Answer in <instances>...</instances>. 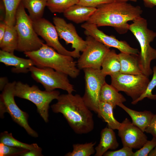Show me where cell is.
I'll return each instance as SVG.
<instances>
[{
    "label": "cell",
    "instance_id": "obj_24",
    "mask_svg": "<svg viewBox=\"0 0 156 156\" xmlns=\"http://www.w3.org/2000/svg\"><path fill=\"white\" fill-rule=\"evenodd\" d=\"M18 44V36L14 26L7 25L5 32L1 40L0 41L1 50L14 53L16 50Z\"/></svg>",
    "mask_w": 156,
    "mask_h": 156
},
{
    "label": "cell",
    "instance_id": "obj_16",
    "mask_svg": "<svg viewBox=\"0 0 156 156\" xmlns=\"http://www.w3.org/2000/svg\"><path fill=\"white\" fill-rule=\"evenodd\" d=\"M0 62L7 66H12V71L16 73H27L29 71L31 66H34L30 59H26L17 57L14 54L0 50Z\"/></svg>",
    "mask_w": 156,
    "mask_h": 156
},
{
    "label": "cell",
    "instance_id": "obj_29",
    "mask_svg": "<svg viewBox=\"0 0 156 156\" xmlns=\"http://www.w3.org/2000/svg\"><path fill=\"white\" fill-rule=\"evenodd\" d=\"M78 2V0H47V6L52 13H63Z\"/></svg>",
    "mask_w": 156,
    "mask_h": 156
},
{
    "label": "cell",
    "instance_id": "obj_7",
    "mask_svg": "<svg viewBox=\"0 0 156 156\" xmlns=\"http://www.w3.org/2000/svg\"><path fill=\"white\" fill-rule=\"evenodd\" d=\"M16 81L9 82L5 86L0 97V114L3 118L4 114L8 113L13 120L25 130L28 134L34 137L38 134L29 126L28 122V115L20 109L14 100V89Z\"/></svg>",
    "mask_w": 156,
    "mask_h": 156
},
{
    "label": "cell",
    "instance_id": "obj_3",
    "mask_svg": "<svg viewBox=\"0 0 156 156\" xmlns=\"http://www.w3.org/2000/svg\"><path fill=\"white\" fill-rule=\"evenodd\" d=\"M24 53L37 67L50 68L72 78H76L79 74L80 70L73 57L59 53L46 44L43 43L36 50Z\"/></svg>",
    "mask_w": 156,
    "mask_h": 156
},
{
    "label": "cell",
    "instance_id": "obj_35",
    "mask_svg": "<svg viewBox=\"0 0 156 156\" xmlns=\"http://www.w3.org/2000/svg\"><path fill=\"white\" fill-rule=\"evenodd\" d=\"M145 132L151 134L156 139V114H154Z\"/></svg>",
    "mask_w": 156,
    "mask_h": 156
},
{
    "label": "cell",
    "instance_id": "obj_9",
    "mask_svg": "<svg viewBox=\"0 0 156 156\" xmlns=\"http://www.w3.org/2000/svg\"><path fill=\"white\" fill-rule=\"evenodd\" d=\"M111 85L118 91H122L134 101L145 90L149 82L148 77L143 74L138 75L119 73L110 76Z\"/></svg>",
    "mask_w": 156,
    "mask_h": 156
},
{
    "label": "cell",
    "instance_id": "obj_5",
    "mask_svg": "<svg viewBox=\"0 0 156 156\" xmlns=\"http://www.w3.org/2000/svg\"><path fill=\"white\" fill-rule=\"evenodd\" d=\"M15 27L18 36L16 50L24 53L30 52L42 47L43 42L36 32L33 21L26 13L22 1L16 12Z\"/></svg>",
    "mask_w": 156,
    "mask_h": 156
},
{
    "label": "cell",
    "instance_id": "obj_8",
    "mask_svg": "<svg viewBox=\"0 0 156 156\" xmlns=\"http://www.w3.org/2000/svg\"><path fill=\"white\" fill-rule=\"evenodd\" d=\"M29 72L32 78L41 83L45 90L51 91L56 89L72 93L75 91L73 85L70 82L68 76L49 67H38L33 66L30 67Z\"/></svg>",
    "mask_w": 156,
    "mask_h": 156
},
{
    "label": "cell",
    "instance_id": "obj_28",
    "mask_svg": "<svg viewBox=\"0 0 156 156\" xmlns=\"http://www.w3.org/2000/svg\"><path fill=\"white\" fill-rule=\"evenodd\" d=\"M96 142L84 144H75L73 145L72 151L66 153V156H90L95 153L94 146Z\"/></svg>",
    "mask_w": 156,
    "mask_h": 156
},
{
    "label": "cell",
    "instance_id": "obj_2",
    "mask_svg": "<svg viewBox=\"0 0 156 156\" xmlns=\"http://www.w3.org/2000/svg\"><path fill=\"white\" fill-rule=\"evenodd\" d=\"M142 12L139 6L133 5L127 2L115 1L97 7L87 22L98 27H112L119 34H124L129 30L128 22L141 17Z\"/></svg>",
    "mask_w": 156,
    "mask_h": 156
},
{
    "label": "cell",
    "instance_id": "obj_38",
    "mask_svg": "<svg viewBox=\"0 0 156 156\" xmlns=\"http://www.w3.org/2000/svg\"><path fill=\"white\" fill-rule=\"evenodd\" d=\"M9 83L7 78L1 77L0 78V90L2 91L6 85Z\"/></svg>",
    "mask_w": 156,
    "mask_h": 156
},
{
    "label": "cell",
    "instance_id": "obj_12",
    "mask_svg": "<svg viewBox=\"0 0 156 156\" xmlns=\"http://www.w3.org/2000/svg\"><path fill=\"white\" fill-rule=\"evenodd\" d=\"M33 25L37 34L45 41L46 44L48 45L62 55L70 56L75 58L79 57L74 50L69 51L61 44L55 26L49 21L42 18L33 21Z\"/></svg>",
    "mask_w": 156,
    "mask_h": 156
},
{
    "label": "cell",
    "instance_id": "obj_20",
    "mask_svg": "<svg viewBox=\"0 0 156 156\" xmlns=\"http://www.w3.org/2000/svg\"><path fill=\"white\" fill-rule=\"evenodd\" d=\"M118 55L121 65L120 73L131 75L142 74L138 56L122 52H120Z\"/></svg>",
    "mask_w": 156,
    "mask_h": 156
},
{
    "label": "cell",
    "instance_id": "obj_31",
    "mask_svg": "<svg viewBox=\"0 0 156 156\" xmlns=\"http://www.w3.org/2000/svg\"><path fill=\"white\" fill-rule=\"evenodd\" d=\"M28 150L24 148L12 147L0 143V156H11L20 155Z\"/></svg>",
    "mask_w": 156,
    "mask_h": 156
},
{
    "label": "cell",
    "instance_id": "obj_30",
    "mask_svg": "<svg viewBox=\"0 0 156 156\" xmlns=\"http://www.w3.org/2000/svg\"><path fill=\"white\" fill-rule=\"evenodd\" d=\"M152 70V78L149 81L145 90L138 99L131 102L132 104L135 105L146 98L152 100H156V94H153L152 93L153 90L156 87V66L153 67Z\"/></svg>",
    "mask_w": 156,
    "mask_h": 156
},
{
    "label": "cell",
    "instance_id": "obj_14",
    "mask_svg": "<svg viewBox=\"0 0 156 156\" xmlns=\"http://www.w3.org/2000/svg\"><path fill=\"white\" fill-rule=\"evenodd\" d=\"M53 21L57 31L59 37L64 40L66 44H71L77 55L85 49L87 42L77 34L75 27L72 23H68L63 18L55 16Z\"/></svg>",
    "mask_w": 156,
    "mask_h": 156
},
{
    "label": "cell",
    "instance_id": "obj_10",
    "mask_svg": "<svg viewBox=\"0 0 156 156\" xmlns=\"http://www.w3.org/2000/svg\"><path fill=\"white\" fill-rule=\"evenodd\" d=\"M85 82V92L82 97L89 108L97 114L101 90L106 82V77L101 69L86 68L83 70Z\"/></svg>",
    "mask_w": 156,
    "mask_h": 156
},
{
    "label": "cell",
    "instance_id": "obj_22",
    "mask_svg": "<svg viewBox=\"0 0 156 156\" xmlns=\"http://www.w3.org/2000/svg\"><path fill=\"white\" fill-rule=\"evenodd\" d=\"M121 65L118 54L115 50H110L103 62L101 71L105 76H110L120 73Z\"/></svg>",
    "mask_w": 156,
    "mask_h": 156
},
{
    "label": "cell",
    "instance_id": "obj_39",
    "mask_svg": "<svg viewBox=\"0 0 156 156\" xmlns=\"http://www.w3.org/2000/svg\"><path fill=\"white\" fill-rule=\"evenodd\" d=\"M145 5L147 7L152 8L156 6V0H142Z\"/></svg>",
    "mask_w": 156,
    "mask_h": 156
},
{
    "label": "cell",
    "instance_id": "obj_41",
    "mask_svg": "<svg viewBox=\"0 0 156 156\" xmlns=\"http://www.w3.org/2000/svg\"><path fill=\"white\" fill-rule=\"evenodd\" d=\"M116 1L128 2V1H131L132 2H136L137 0H115Z\"/></svg>",
    "mask_w": 156,
    "mask_h": 156
},
{
    "label": "cell",
    "instance_id": "obj_6",
    "mask_svg": "<svg viewBox=\"0 0 156 156\" xmlns=\"http://www.w3.org/2000/svg\"><path fill=\"white\" fill-rule=\"evenodd\" d=\"M14 93L15 96L28 100L34 103L38 112L46 122L49 120L50 104L53 100L57 99L60 94L57 90L42 91L36 85L30 86L20 81L16 82Z\"/></svg>",
    "mask_w": 156,
    "mask_h": 156
},
{
    "label": "cell",
    "instance_id": "obj_26",
    "mask_svg": "<svg viewBox=\"0 0 156 156\" xmlns=\"http://www.w3.org/2000/svg\"><path fill=\"white\" fill-rule=\"evenodd\" d=\"M22 0H2L5 10L4 21L7 25L14 26L16 12Z\"/></svg>",
    "mask_w": 156,
    "mask_h": 156
},
{
    "label": "cell",
    "instance_id": "obj_32",
    "mask_svg": "<svg viewBox=\"0 0 156 156\" xmlns=\"http://www.w3.org/2000/svg\"><path fill=\"white\" fill-rule=\"evenodd\" d=\"M156 146V139L153 137L150 140H147L143 146L134 152L133 156H147Z\"/></svg>",
    "mask_w": 156,
    "mask_h": 156
},
{
    "label": "cell",
    "instance_id": "obj_21",
    "mask_svg": "<svg viewBox=\"0 0 156 156\" xmlns=\"http://www.w3.org/2000/svg\"><path fill=\"white\" fill-rule=\"evenodd\" d=\"M126 101L125 97L112 85L105 82L102 87L100 101L109 103L115 108L118 105Z\"/></svg>",
    "mask_w": 156,
    "mask_h": 156
},
{
    "label": "cell",
    "instance_id": "obj_23",
    "mask_svg": "<svg viewBox=\"0 0 156 156\" xmlns=\"http://www.w3.org/2000/svg\"><path fill=\"white\" fill-rule=\"evenodd\" d=\"M114 107L111 104L102 101H100L97 114L107 123L108 127L113 130H118L121 123L114 118L113 114Z\"/></svg>",
    "mask_w": 156,
    "mask_h": 156
},
{
    "label": "cell",
    "instance_id": "obj_19",
    "mask_svg": "<svg viewBox=\"0 0 156 156\" xmlns=\"http://www.w3.org/2000/svg\"><path fill=\"white\" fill-rule=\"evenodd\" d=\"M118 106L123 109L131 117L132 123L144 132L148 126L154 115L151 111L145 110L139 112L133 110L126 107L123 103Z\"/></svg>",
    "mask_w": 156,
    "mask_h": 156
},
{
    "label": "cell",
    "instance_id": "obj_34",
    "mask_svg": "<svg viewBox=\"0 0 156 156\" xmlns=\"http://www.w3.org/2000/svg\"><path fill=\"white\" fill-rule=\"evenodd\" d=\"M115 0H78L77 4L84 6L96 8L98 6L112 2Z\"/></svg>",
    "mask_w": 156,
    "mask_h": 156
},
{
    "label": "cell",
    "instance_id": "obj_4",
    "mask_svg": "<svg viewBox=\"0 0 156 156\" xmlns=\"http://www.w3.org/2000/svg\"><path fill=\"white\" fill-rule=\"evenodd\" d=\"M129 30L139 42L140 52L138 56L139 65L142 73L149 77L153 74L151 62L156 59V49L150 45L156 37V32L148 28L147 21L141 17L133 21Z\"/></svg>",
    "mask_w": 156,
    "mask_h": 156
},
{
    "label": "cell",
    "instance_id": "obj_36",
    "mask_svg": "<svg viewBox=\"0 0 156 156\" xmlns=\"http://www.w3.org/2000/svg\"><path fill=\"white\" fill-rule=\"evenodd\" d=\"M42 149L40 147L38 148L27 150L21 154L20 156H41Z\"/></svg>",
    "mask_w": 156,
    "mask_h": 156
},
{
    "label": "cell",
    "instance_id": "obj_1",
    "mask_svg": "<svg viewBox=\"0 0 156 156\" xmlns=\"http://www.w3.org/2000/svg\"><path fill=\"white\" fill-rule=\"evenodd\" d=\"M57 100V102L51 106L53 112L62 114L75 133L85 134L93 130V114L82 96L67 93L60 94Z\"/></svg>",
    "mask_w": 156,
    "mask_h": 156
},
{
    "label": "cell",
    "instance_id": "obj_11",
    "mask_svg": "<svg viewBox=\"0 0 156 156\" xmlns=\"http://www.w3.org/2000/svg\"><path fill=\"white\" fill-rule=\"evenodd\" d=\"M86 47L77 62L80 70L86 68L101 69L103 60L110 50L109 48L92 37L86 38Z\"/></svg>",
    "mask_w": 156,
    "mask_h": 156
},
{
    "label": "cell",
    "instance_id": "obj_27",
    "mask_svg": "<svg viewBox=\"0 0 156 156\" xmlns=\"http://www.w3.org/2000/svg\"><path fill=\"white\" fill-rule=\"evenodd\" d=\"M0 143L6 145L17 148L31 150L40 148L36 143L28 144L21 142L14 138L12 134L8 131L2 132L0 134Z\"/></svg>",
    "mask_w": 156,
    "mask_h": 156
},
{
    "label": "cell",
    "instance_id": "obj_13",
    "mask_svg": "<svg viewBox=\"0 0 156 156\" xmlns=\"http://www.w3.org/2000/svg\"><path fill=\"white\" fill-rule=\"evenodd\" d=\"M81 27L84 29V34L87 36L92 37L109 48H114L120 52L137 56L140 53L138 49L131 47L126 41L118 40L113 36L105 34L94 24L86 22L82 24Z\"/></svg>",
    "mask_w": 156,
    "mask_h": 156
},
{
    "label": "cell",
    "instance_id": "obj_40",
    "mask_svg": "<svg viewBox=\"0 0 156 156\" xmlns=\"http://www.w3.org/2000/svg\"><path fill=\"white\" fill-rule=\"evenodd\" d=\"M148 156H156V146L149 153Z\"/></svg>",
    "mask_w": 156,
    "mask_h": 156
},
{
    "label": "cell",
    "instance_id": "obj_37",
    "mask_svg": "<svg viewBox=\"0 0 156 156\" xmlns=\"http://www.w3.org/2000/svg\"><path fill=\"white\" fill-rule=\"evenodd\" d=\"M7 27V25L4 21H1L0 23V41L2 39Z\"/></svg>",
    "mask_w": 156,
    "mask_h": 156
},
{
    "label": "cell",
    "instance_id": "obj_18",
    "mask_svg": "<svg viewBox=\"0 0 156 156\" xmlns=\"http://www.w3.org/2000/svg\"><path fill=\"white\" fill-rule=\"evenodd\" d=\"M96 8L74 5L63 13L64 16L68 20L77 24L87 22L93 14Z\"/></svg>",
    "mask_w": 156,
    "mask_h": 156
},
{
    "label": "cell",
    "instance_id": "obj_17",
    "mask_svg": "<svg viewBox=\"0 0 156 156\" xmlns=\"http://www.w3.org/2000/svg\"><path fill=\"white\" fill-rule=\"evenodd\" d=\"M113 130L108 127L102 130L99 143L95 148V156H102L109 149L114 150L118 147L119 144Z\"/></svg>",
    "mask_w": 156,
    "mask_h": 156
},
{
    "label": "cell",
    "instance_id": "obj_25",
    "mask_svg": "<svg viewBox=\"0 0 156 156\" xmlns=\"http://www.w3.org/2000/svg\"><path fill=\"white\" fill-rule=\"evenodd\" d=\"M47 0H22L25 8L27 9L29 16L33 21L42 17Z\"/></svg>",
    "mask_w": 156,
    "mask_h": 156
},
{
    "label": "cell",
    "instance_id": "obj_15",
    "mask_svg": "<svg viewBox=\"0 0 156 156\" xmlns=\"http://www.w3.org/2000/svg\"><path fill=\"white\" fill-rule=\"evenodd\" d=\"M118 135L124 146L132 149L140 148L148 140L147 136L138 127L126 118L121 123Z\"/></svg>",
    "mask_w": 156,
    "mask_h": 156
},
{
    "label": "cell",
    "instance_id": "obj_33",
    "mask_svg": "<svg viewBox=\"0 0 156 156\" xmlns=\"http://www.w3.org/2000/svg\"><path fill=\"white\" fill-rule=\"evenodd\" d=\"M132 148L124 146L121 149L115 151H107L103 155L104 156H133L134 152Z\"/></svg>",
    "mask_w": 156,
    "mask_h": 156
}]
</instances>
